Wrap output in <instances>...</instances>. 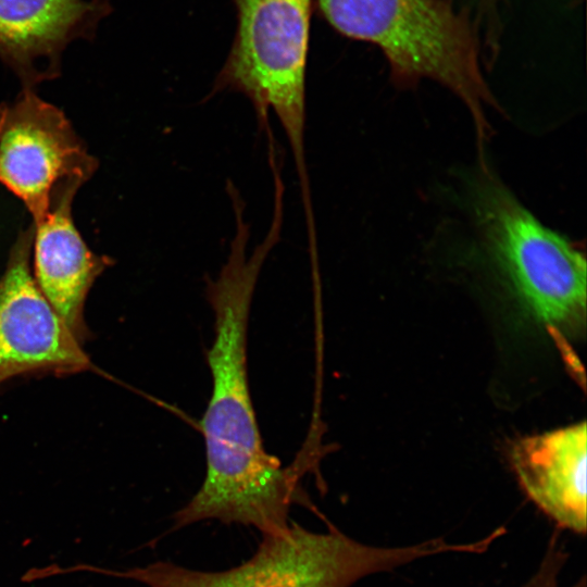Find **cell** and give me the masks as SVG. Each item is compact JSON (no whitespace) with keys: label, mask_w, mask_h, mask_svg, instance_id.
<instances>
[{"label":"cell","mask_w":587,"mask_h":587,"mask_svg":"<svg viewBox=\"0 0 587 587\" xmlns=\"http://www.w3.org/2000/svg\"><path fill=\"white\" fill-rule=\"evenodd\" d=\"M235 238L207 300L214 313V337L207 351L212 392L200 421L207 471L199 490L174 515V529L203 520L239 523L262 536L288 528L294 503L310 507L301 477L314 465L308 454L283 466L262 442L253 408L247 338L252 296L268 251Z\"/></svg>","instance_id":"obj_1"},{"label":"cell","mask_w":587,"mask_h":587,"mask_svg":"<svg viewBox=\"0 0 587 587\" xmlns=\"http://www.w3.org/2000/svg\"><path fill=\"white\" fill-rule=\"evenodd\" d=\"M313 9L340 35L380 49L397 86L428 78L450 89L470 110L479 141L488 137L485 108L496 101L465 9L450 0H313Z\"/></svg>","instance_id":"obj_2"},{"label":"cell","mask_w":587,"mask_h":587,"mask_svg":"<svg viewBox=\"0 0 587 587\" xmlns=\"http://www.w3.org/2000/svg\"><path fill=\"white\" fill-rule=\"evenodd\" d=\"M471 550L470 542L452 544L444 537L402 547L370 546L330 524L325 533L290 524L282 533L263 536L249 560L226 571L203 572L170 562L125 572L93 566L88 571L130 578L148 587H352L365 576L419 559Z\"/></svg>","instance_id":"obj_3"},{"label":"cell","mask_w":587,"mask_h":587,"mask_svg":"<svg viewBox=\"0 0 587 587\" xmlns=\"http://www.w3.org/2000/svg\"><path fill=\"white\" fill-rule=\"evenodd\" d=\"M237 28L211 95L235 91L252 103L259 126L273 111L292 149L301 187L304 157L305 75L313 0H234Z\"/></svg>","instance_id":"obj_4"},{"label":"cell","mask_w":587,"mask_h":587,"mask_svg":"<svg viewBox=\"0 0 587 587\" xmlns=\"http://www.w3.org/2000/svg\"><path fill=\"white\" fill-rule=\"evenodd\" d=\"M476 187L482 238L536 316L558 327L583 320L585 254L541 224L498 180L482 176Z\"/></svg>","instance_id":"obj_5"},{"label":"cell","mask_w":587,"mask_h":587,"mask_svg":"<svg viewBox=\"0 0 587 587\" xmlns=\"http://www.w3.org/2000/svg\"><path fill=\"white\" fill-rule=\"evenodd\" d=\"M97 167L64 113L34 89L0 105V184L25 204L34 222L46 214L58 188L85 183Z\"/></svg>","instance_id":"obj_6"},{"label":"cell","mask_w":587,"mask_h":587,"mask_svg":"<svg viewBox=\"0 0 587 587\" xmlns=\"http://www.w3.org/2000/svg\"><path fill=\"white\" fill-rule=\"evenodd\" d=\"M34 225L20 233L0 277V385L18 375L66 376L97 367L30 273Z\"/></svg>","instance_id":"obj_7"},{"label":"cell","mask_w":587,"mask_h":587,"mask_svg":"<svg viewBox=\"0 0 587 587\" xmlns=\"http://www.w3.org/2000/svg\"><path fill=\"white\" fill-rule=\"evenodd\" d=\"M110 0H0V60L33 89L60 74L67 46L92 39Z\"/></svg>","instance_id":"obj_8"},{"label":"cell","mask_w":587,"mask_h":587,"mask_svg":"<svg viewBox=\"0 0 587 587\" xmlns=\"http://www.w3.org/2000/svg\"><path fill=\"white\" fill-rule=\"evenodd\" d=\"M83 184L72 180L55 190L46 214L34 222L33 240L35 282L80 345L90 338L84 317L87 295L113 263L87 247L73 222L72 203Z\"/></svg>","instance_id":"obj_9"},{"label":"cell","mask_w":587,"mask_h":587,"mask_svg":"<svg viewBox=\"0 0 587 587\" xmlns=\"http://www.w3.org/2000/svg\"><path fill=\"white\" fill-rule=\"evenodd\" d=\"M586 424L516 442L511 461L517 480L538 509L562 529L586 533Z\"/></svg>","instance_id":"obj_10"},{"label":"cell","mask_w":587,"mask_h":587,"mask_svg":"<svg viewBox=\"0 0 587 587\" xmlns=\"http://www.w3.org/2000/svg\"><path fill=\"white\" fill-rule=\"evenodd\" d=\"M569 558L567 551L554 533L547 545L545 554L534 574L522 587H561L559 576ZM570 587H586L583 576Z\"/></svg>","instance_id":"obj_11"}]
</instances>
